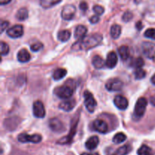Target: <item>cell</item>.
<instances>
[{
  "label": "cell",
  "mask_w": 155,
  "mask_h": 155,
  "mask_svg": "<svg viewBox=\"0 0 155 155\" xmlns=\"http://www.w3.org/2000/svg\"><path fill=\"white\" fill-rule=\"evenodd\" d=\"M102 40V36L99 33H94L90 36H86L80 39V41L75 43L72 46V50L77 51V50H87L92 49L99 45Z\"/></svg>",
  "instance_id": "cell-1"
},
{
  "label": "cell",
  "mask_w": 155,
  "mask_h": 155,
  "mask_svg": "<svg viewBox=\"0 0 155 155\" xmlns=\"http://www.w3.org/2000/svg\"><path fill=\"white\" fill-rule=\"evenodd\" d=\"M54 94L56 96L61 99H68L71 97L74 93V89L71 86L68 84H64L63 86L58 87L54 89Z\"/></svg>",
  "instance_id": "cell-2"
},
{
  "label": "cell",
  "mask_w": 155,
  "mask_h": 155,
  "mask_svg": "<svg viewBox=\"0 0 155 155\" xmlns=\"http://www.w3.org/2000/svg\"><path fill=\"white\" fill-rule=\"evenodd\" d=\"M148 105V101L145 97H141L137 100L135 106L134 115L136 118L139 119L143 116L145 114V110H146V106Z\"/></svg>",
  "instance_id": "cell-3"
},
{
  "label": "cell",
  "mask_w": 155,
  "mask_h": 155,
  "mask_svg": "<svg viewBox=\"0 0 155 155\" xmlns=\"http://www.w3.org/2000/svg\"><path fill=\"white\" fill-rule=\"evenodd\" d=\"M84 104L87 110L90 112H93L97 106V102L93 95L88 91L84 92Z\"/></svg>",
  "instance_id": "cell-4"
},
{
  "label": "cell",
  "mask_w": 155,
  "mask_h": 155,
  "mask_svg": "<svg viewBox=\"0 0 155 155\" xmlns=\"http://www.w3.org/2000/svg\"><path fill=\"white\" fill-rule=\"evenodd\" d=\"M18 139L20 142L27 143H39L42 141V136L38 134L35 135H27L26 133H21L18 136Z\"/></svg>",
  "instance_id": "cell-5"
},
{
  "label": "cell",
  "mask_w": 155,
  "mask_h": 155,
  "mask_svg": "<svg viewBox=\"0 0 155 155\" xmlns=\"http://www.w3.org/2000/svg\"><path fill=\"white\" fill-rule=\"evenodd\" d=\"M142 52L147 58L154 59L155 58V43L151 42H144L142 46Z\"/></svg>",
  "instance_id": "cell-6"
},
{
  "label": "cell",
  "mask_w": 155,
  "mask_h": 155,
  "mask_svg": "<svg viewBox=\"0 0 155 155\" xmlns=\"http://www.w3.org/2000/svg\"><path fill=\"white\" fill-rule=\"evenodd\" d=\"M106 88L109 91H119L124 87V83L118 78L110 79L105 84Z\"/></svg>",
  "instance_id": "cell-7"
},
{
  "label": "cell",
  "mask_w": 155,
  "mask_h": 155,
  "mask_svg": "<svg viewBox=\"0 0 155 155\" xmlns=\"http://www.w3.org/2000/svg\"><path fill=\"white\" fill-rule=\"evenodd\" d=\"M33 112L34 116L37 118H44L45 115V109L44 105L40 100H36L34 102L33 106Z\"/></svg>",
  "instance_id": "cell-8"
},
{
  "label": "cell",
  "mask_w": 155,
  "mask_h": 155,
  "mask_svg": "<svg viewBox=\"0 0 155 155\" xmlns=\"http://www.w3.org/2000/svg\"><path fill=\"white\" fill-rule=\"evenodd\" d=\"M76 13V8L73 5H68L63 8L61 12V17L64 20L70 21L74 17Z\"/></svg>",
  "instance_id": "cell-9"
},
{
  "label": "cell",
  "mask_w": 155,
  "mask_h": 155,
  "mask_svg": "<svg viewBox=\"0 0 155 155\" xmlns=\"http://www.w3.org/2000/svg\"><path fill=\"white\" fill-rule=\"evenodd\" d=\"M48 126L51 130L56 132H61L64 130V126L63 122L58 118L51 119L48 122Z\"/></svg>",
  "instance_id": "cell-10"
},
{
  "label": "cell",
  "mask_w": 155,
  "mask_h": 155,
  "mask_svg": "<svg viewBox=\"0 0 155 155\" xmlns=\"http://www.w3.org/2000/svg\"><path fill=\"white\" fill-rule=\"evenodd\" d=\"M23 33H24V28H23V26L20 24L13 26L7 30V34L12 38L21 37Z\"/></svg>",
  "instance_id": "cell-11"
},
{
  "label": "cell",
  "mask_w": 155,
  "mask_h": 155,
  "mask_svg": "<svg viewBox=\"0 0 155 155\" xmlns=\"http://www.w3.org/2000/svg\"><path fill=\"white\" fill-rule=\"evenodd\" d=\"M94 129L100 133H106L108 131V126L104 120L96 119L92 123Z\"/></svg>",
  "instance_id": "cell-12"
},
{
  "label": "cell",
  "mask_w": 155,
  "mask_h": 155,
  "mask_svg": "<svg viewBox=\"0 0 155 155\" xmlns=\"http://www.w3.org/2000/svg\"><path fill=\"white\" fill-rule=\"evenodd\" d=\"M77 122H78V120H77V121L75 122V123L74 124V126L72 125V126H71V132H70L69 135H68V136L63 137V138H61V139L58 141V144H68V143L71 142V141L73 140V138H74V135L76 134V129H77Z\"/></svg>",
  "instance_id": "cell-13"
},
{
  "label": "cell",
  "mask_w": 155,
  "mask_h": 155,
  "mask_svg": "<svg viewBox=\"0 0 155 155\" xmlns=\"http://www.w3.org/2000/svg\"><path fill=\"white\" fill-rule=\"evenodd\" d=\"M114 104L118 109H122V110H124V109H127L128 107V100L125 97L121 95H117L115 97L114 100Z\"/></svg>",
  "instance_id": "cell-14"
},
{
  "label": "cell",
  "mask_w": 155,
  "mask_h": 155,
  "mask_svg": "<svg viewBox=\"0 0 155 155\" xmlns=\"http://www.w3.org/2000/svg\"><path fill=\"white\" fill-rule=\"evenodd\" d=\"M117 56L114 52H110L107 56V59H106V65L109 68H113L116 66L117 64Z\"/></svg>",
  "instance_id": "cell-15"
},
{
  "label": "cell",
  "mask_w": 155,
  "mask_h": 155,
  "mask_svg": "<svg viewBox=\"0 0 155 155\" xmlns=\"http://www.w3.org/2000/svg\"><path fill=\"white\" fill-rule=\"evenodd\" d=\"M75 106H76L75 100H66V101L61 102V103L59 104V107H60V109H63V110L64 111H67V112L72 110Z\"/></svg>",
  "instance_id": "cell-16"
},
{
  "label": "cell",
  "mask_w": 155,
  "mask_h": 155,
  "mask_svg": "<svg viewBox=\"0 0 155 155\" xmlns=\"http://www.w3.org/2000/svg\"><path fill=\"white\" fill-rule=\"evenodd\" d=\"M87 33V28L83 25H79L76 27L74 31V37L76 39H82L86 36Z\"/></svg>",
  "instance_id": "cell-17"
},
{
  "label": "cell",
  "mask_w": 155,
  "mask_h": 155,
  "mask_svg": "<svg viewBox=\"0 0 155 155\" xmlns=\"http://www.w3.org/2000/svg\"><path fill=\"white\" fill-rule=\"evenodd\" d=\"M98 143H99V139L98 137L92 136L86 141V147L89 150H94L98 145Z\"/></svg>",
  "instance_id": "cell-18"
},
{
  "label": "cell",
  "mask_w": 155,
  "mask_h": 155,
  "mask_svg": "<svg viewBox=\"0 0 155 155\" xmlns=\"http://www.w3.org/2000/svg\"><path fill=\"white\" fill-rule=\"evenodd\" d=\"M18 59L21 62H27L30 59V54L25 49H22L18 53Z\"/></svg>",
  "instance_id": "cell-19"
},
{
  "label": "cell",
  "mask_w": 155,
  "mask_h": 155,
  "mask_svg": "<svg viewBox=\"0 0 155 155\" xmlns=\"http://www.w3.org/2000/svg\"><path fill=\"white\" fill-rule=\"evenodd\" d=\"M118 53H119L121 59L124 61H126L127 59H129L130 56V49L127 46H121L119 49H118Z\"/></svg>",
  "instance_id": "cell-20"
},
{
  "label": "cell",
  "mask_w": 155,
  "mask_h": 155,
  "mask_svg": "<svg viewBox=\"0 0 155 155\" xmlns=\"http://www.w3.org/2000/svg\"><path fill=\"white\" fill-rule=\"evenodd\" d=\"M92 65L95 68H102L104 65V61L100 56H95L92 58Z\"/></svg>",
  "instance_id": "cell-21"
},
{
  "label": "cell",
  "mask_w": 155,
  "mask_h": 155,
  "mask_svg": "<svg viewBox=\"0 0 155 155\" xmlns=\"http://www.w3.org/2000/svg\"><path fill=\"white\" fill-rule=\"evenodd\" d=\"M71 33L69 30H63L58 32V39L60 41H61V42H66V41H68L71 38Z\"/></svg>",
  "instance_id": "cell-22"
},
{
  "label": "cell",
  "mask_w": 155,
  "mask_h": 155,
  "mask_svg": "<svg viewBox=\"0 0 155 155\" xmlns=\"http://www.w3.org/2000/svg\"><path fill=\"white\" fill-rule=\"evenodd\" d=\"M67 74V70L64 68H58L53 73V78L55 81L61 80Z\"/></svg>",
  "instance_id": "cell-23"
},
{
  "label": "cell",
  "mask_w": 155,
  "mask_h": 155,
  "mask_svg": "<svg viewBox=\"0 0 155 155\" xmlns=\"http://www.w3.org/2000/svg\"><path fill=\"white\" fill-rule=\"evenodd\" d=\"M132 150V146L130 144H125L117 150L115 155H127Z\"/></svg>",
  "instance_id": "cell-24"
},
{
  "label": "cell",
  "mask_w": 155,
  "mask_h": 155,
  "mask_svg": "<svg viewBox=\"0 0 155 155\" xmlns=\"http://www.w3.org/2000/svg\"><path fill=\"white\" fill-rule=\"evenodd\" d=\"M61 0H40V5L44 9H48L55 5Z\"/></svg>",
  "instance_id": "cell-25"
},
{
  "label": "cell",
  "mask_w": 155,
  "mask_h": 155,
  "mask_svg": "<svg viewBox=\"0 0 155 155\" xmlns=\"http://www.w3.org/2000/svg\"><path fill=\"white\" fill-rule=\"evenodd\" d=\"M121 33V27L118 24H114L110 28V35L114 39H117Z\"/></svg>",
  "instance_id": "cell-26"
},
{
  "label": "cell",
  "mask_w": 155,
  "mask_h": 155,
  "mask_svg": "<svg viewBox=\"0 0 155 155\" xmlns=\"http://www.w3.org/2000/svg\"><path fill=\"white\" fill-rule=\"evenodd\" d=\"M16 18L19 21H24L28 18V11L25 8H21L18 11L16 14Z\"/></svg>",
  "instance_id": "cell-27"
},
{
  "label": "cell",
  "mask_w": 155,
  "mask_h": 155,
  "mask_svg": "<svg viewBox=\"0 0 155 155\" xmlns=\"http://www.w3.org/2000/svg\"><path fill=\"white\" fill-rule=\"evenodd\" d=\"M153 152L152 150L150 147L148 145H144L141 146L139 149L138 150V155H152Z\"/></svg>",
  "instance_id": "cell-28"
},
{
  "label": "cell",
  "mask_w": 155,
  "mask_h": 155,
  "mask_svg": "<svg viewBox=\"0 0 155 155\" xmlns=\"http://www.w3.org/2000/svg\"><path fill=\"white\" fill-rule=\"evenodd\" d=\"M127 139V136L123 132H119V133L116 134L113 138V142L115 144H120V143L124 142Z\"/></svg>",
  "instance_id": "cell-29"
},
{
  "label": "cell",
  "mask_w": 155,
  "mask_h": 155,
  "mask_svg": "<svg viewBox=\"0 0 155 155\" xmlns=\"http://www.w3.org/2000/svg\"><path fill=\"white\" fill-rule=\"evenodd\" d=\"M134 75L136 80H140V79L144 78L145 77V75H146V71L142 69V68H136V71L134 73Z\"/></svg>",
  "instance_id": "cell-30"
},
{
  "label": "cell",
  "mask_w": 155,
  "mask_h": 155,
  "mask_svg": "<svg viewBox=\"0 0 155 155\" xmlns=\"http://www.w3.org/2000/svg\"><path fill=\"white\" fill-rule=\"evenodd\" d=\"M144 63L145 62H144L143 59L141 57H139L136 59H135V61L133 63V66H134L136 68H141L144 65Z\"/></svg>",
  "instance_id": "cell-31"
},
{
  "label": "cell",
  "mask_w": 155,
  "mask_h": 155,
  "mask_svg": "<svg viewBox=\"0 0 155 155\" xmlns=\"http://www.w3.org/2000/svg\"><path fill=\"white\" fill-rule=\"evenodd\" d=\"M0 47H1V53L2 56H5V55H7L8 53L9 47L7 43L2 41L1 44H0Z\"/></svg>",
  "instance_id": "cell-32"
},
{
  "label": "cell",
  "mask_w": 155,
  "mask_h": 155,
  "mask_svg": "<svg viewBox=\"0 0 155 155\" xmlns=\"http://www.w3.org/2000/svg\"><path fill=\"white\" fill-rule=\"evenodd\" d=\"M145 36L146 37L150 38V39L155 40V29L149 28L145 32Z\"/></svg>",
  "instance_id": "cell-33"
},
{
  "label": "cell",
  "mask_w": 155,
  "mask_h": 155,
  "mask_svg": "<svg viewBox=\"0 0 155 155\" xmlns=\"http://www.w3.org/2000/svg\"><path fill=\"white\" fill-rule=\"evenodd\" d=\"M42 46H43V45H42V43L37 42L36 43L32 44V45L30 46V49H31V50L33 52H37L39 51V50H40L42 48Z\"/></svg>",
  "instance_id": "cell-34"
},
{
  "label": "cell",
  "mask_w": 155,
  "mask_h": 155,
  "mask_svg": "<svg viewBox=\"0 0 155 155\" xmlns=\"http://www.w3.org/2000/svg\"><path fill=\"white\" fill-rule=\"evenodd\" d=\"M133 18V15L131 12H126L123 15V21H125V22H128V21H131Z\"/></svg>",
  "instance_id": "cell-35"
},
{
  "label": "cell",
  "mask_w": 155,
  "mask_h": 155,
  "mask_svg": "<svg viewBox=\"0 0 155 155\" xmlns=\"http://www.w3.org/2000/svg\"><path fill=\"white\" fill-rule=\"evenodd\" d=\"M93 11L97 15H101L104 13V9L102 6L101 5H95L93 7Z\"/></svg>",
  "instance_id": "cell-36"
},
{
  "label": "cell",
  "mask_w": 155,
  "mask_h": 155,
  "mask_svg": "<svg viewBox=\"0 0 155 155\" xmlns=\"http://www.w3.org/2000/svg\"><path fill=\"white\" fill-rule=\"evenodd\" d=\"M89 21H90L92 24H96L97 22L99 21V17L98 15H93L92 17H91L90 19H89Z\"/></svg>",
  "instance_id": "cell-37"
},
{
  "label": "cell",
  "mask_w": 155,
  "mask_h": 155,
  "mask_svg": "<svg viewBox=\"0 0 155 155\" xmlns=\"http://www.w3.org/2000/svg\"><path fill=\"white\" fill-rule=\"evenodd\" d=\"M80 9L83 12H86L88 9V5L86 2H82L80 4Z\"/></svg>",
  "instance_id": "cell-38"
},
{
  "label": "cell",
  "mask_w": 155,
  "mask_h": 155,
  "mask_svg": "<svg viewBox=\"0 0 155 155\" xmlns=\"http://www.w3.org/2000/svg\"><path fill=\"white\" fill-rule=\"evenodd\" d=\"M9 23L8 21H4L2 22L1 24V33H2L3 31H4L5 30L6 28L8 27V26Z\"/></svg>",
  "instance_id": "cell-39"
},
{
  "label": "cell",
  "mask_w": 155,
  "mask_h": 155,
  "mask_svg": "<svg viewBox=\"0 0 155 155\" xmlns=\"http://www.w3.org/2000/svg\"><path fill=\"white\" fill-rule=\"evenodd\" d=\"M142 21H138L137 23H136V27H137V29L138 30H142Z\"/></svg>",
  "instance_id": "cell-40"
},
{
  "label": "cell",
  "mask_w": 155,
  "mask_h": 155,
  "mask_svg": "<svg viewBox=\"0 0 155 155\" xmlns=\"http://www.w3.org/2000/svg\"><path fill=\"white\" fill-rule=\"evenodd\" d=\"M11 1H12V0H0V4H1L2 5H3L8 4V3L10 2Z\"/></svg>",
  "instance_id": "cell-41"
},
{
  "label": "cell",
  "mask_w": 155,
  "mask_h": 155,
  "mask_svg": "<svg viewBox=\"0 0 155 155\" xmlns=\"http://www.w3.org/2000/svg\"><path fill=\"white\" fill-rule=\"evenodd\" d=\"M81 155H99L98 153H83Z\"/></svg>",
  "instance_id": "cell-42"
},
{
  "label": "cell",
  "mask_w": 155,
  "mask_h": 155,
  "mask_svg": "<svg viewBox=\"0 0 155 155\" xmlns=\"http://www.w3.org/2000/svg\"><path fill=\"white\" fill-rule=\"evenodd\" d=\"M151 82H152L153 84H154V85H155V74H154V75L152 76V77H151Z\"/></svg>",
  "instance_id": "cell-43"
},
{
  "label": "cell",
  "mask_w": 155,
  "mask_h": 155,
  "mask_svg": "<svg viewBox=\"0 0 155 155\" xmlns=\"http://www.w3.org/2000/svg\"><path fill=\"white\" fill-rule=\"evenodd\" d=\"M151 103H152L154 106H155V97H151Z\"/></svg>",
  "instance_id": "cell-44"
}]
</instances>
